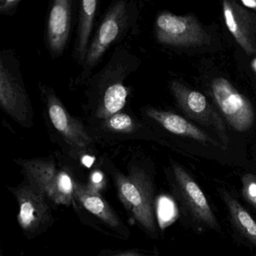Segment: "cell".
<instances>
[{
  "instance_id": "6",
  "label": "cell",
  "mask_w": 256,
  "mask_h": 256,
  "mask_svg": "<svg viewBox=\"0 0 256 256\" xmlns=\"http://www.w3.org/2000/svg\"><path fill=\"white\" fill-rule=\"evenodd\" d=\"M212 97L224 118L238 132L250 130L254 120L251 102L229 80L217 78L211 84Z\"/></svg>"
},
{
  "instance_id": "11",
  "label": "cell",
  "mask_w": 256,
  "mask_h": 256,
  "mask_svg": "<svg viewBox=\"0 0 256 256\" xmlns=\"http://www.w3.org/2000/svg\"><path fill=\"white\" fill-rule=\"evenodd\" d=\"M72 2L56 0L54 2L48 22V44L52 54L60 56L65 50L70 36L72 20Z\"/></svg>"
},
{
  "instance_id": "1",
  "label": "cell",
  "mask_w": 256,
  "mask_h": 256,
  "mask_svg": "<svg viewBox=\"0 0 256 256\" xmlns=\"http://www.w3.org/2000/svg\"><path fill=\"white\" fill-rule=\"evenodd\" d=\"M118 196L133 218L155 236L156 234L154 212V188L150 178L140 168H133L128 174L115 175Z\"/></svg>"
},
{
  "instance_id": "22",
  "label": "cell",
  "mask_w": 256,
  "mask_h": 256,
  "mask_svg": "<svg viewBox=\"0 0 256 256\" xmlns=\"http://www.w3.org/2000/svg\"><path fill=\"white\" fill-rule=\"evenodd\" d=\"M115 256H144L138 253L132 252H128L121 253V254H116Z\"/></svg>"
},
{
  "instance_id": "14",
  "label": "cell",
  "mask_w": 256,
  "mask_h": 256,
  "mask_svg": "<svg viewBox=\"0 0 256 256\" xmlns=\"http://www.w3.org/2000/svg\"><path fill=\"white\" fill-rule=\"evenodd\" d=\"M220 191L232 224L242 238L256 248V220L230 193L223 188H220Z\"/></svg>"
},
{
  "instance_id": "9",
  "label": "cell",
  "mask_w": 256,
  "mask_h": 256,
  "mask_svg": "<svg viewBox=\"0 0 256 256\" xmlns=\"http://www.w3.org/2000/svg\"><path fill=\"white\" fill-rule=\"evenodd\" d=\"M170 88L178 104L188 116L205 125L214 126L223 142H227L228 138L221 119L212 110L204 95L198 91L188 89L176 80L170 82Z\"/></svg>"
},
{
  "instance_id": "5",
  "label": "cell",
  "mask_w": 256,
  "mask_h": 256,
  "mask_svg": "<svg viewBox=\"0 0 256 256\" xmlns=\"http://www.w3.org/2000/svg\"><path fill=\"white\" fill-rule=\"evenodd\" d=\"M156 36L161 44L179 47H196L208 44L210 37L192 16L160 13L155 24Z\"/></svg>"
},
{
  "instance_id": "8",
  "label": "cell",
  "mask_w": 256,
  "mask_h": 256,
  "mask_svg": "<svg viewBox=\"0 0 256 256\" xmlns=\"http://www.w3.org/2000/svg\"><path fill=\"white\" fill-rule=\"evenodd\" d=\"M127 18L126 2H116L106 13L95 38L90 46L85 66L92 68L102 58L110 44L120 35Z\"/></svg>"
},
{
  "instance_id": "10",
  "label": "cell",
  "mask_w": 256,
  "mask_h": 256,
  "mask_svg": "<svg viewBox=\"0 0 256 256\" xmlns=\"http://www.w3.org/2000/svg\"><path fill=\"white\" fill-rule=\"evenodd\" d=\"M47 106L50 122L67 143L78 149H86L92 143L83 124L70 114L55 94L47 96Z\"/></svg>"
},
{
  "instance_id": "2",
  "label": "cell",
  "mask_w": 256,
  "mask_h": 256,
  "mask_svg": "<svg viewBox=\"0 0 256 256\" xmlns=\"http://www.w3.org/2000/svg\"><path fill=\"white\" fill-rule=\"evenodd\" d=\"M172 167L174 191L190 226L200 230L220 232V224L198 184L179 164L172 163Z\"/></svg>"
},
{
  "instance_id": "13",
  "label": "cell",
  "mask_w": 256,
  "mask_h": 256,
  "mask_svg": "<svg viewBox=\"0 0 256 256\" xmlns=\"http://www.w3.org/2000/svg\"><path fill=\"white\" fill-rule=\"evenodd\" d=\"M146 114L149 118L156 121L163 128L172 134L191 138L199 142L209 143L220 146V144L204 132L180 115L172 112L157 110L154 108H148Z\"/></svg>"
},
{
  "instance_id": "12",
  "label": "cell",
  "mask_w": 256,
  "mask_h": 256,
  "mask_svg": "<svg viewBox=\"0 0 256 256\" xmlns=\"http://www.w3.org/2000/svg\"><path fill=\"white\" fill-rule=\"evenodd\" d=\"M74 197L90 212L98 217L108 226L116 230L124 228V224L110 205L90 187L74 180Z\"/></svg>"
},
{
  "instance_id": "20",
  "label": "cell",
  "mask_w": 256,
  "mask_h": 256,
  "mask_svg": "<svg viewBox=\"0 0 256 256\" xmlns=\"http://www.w3.org/2000/svg\"><path fill=\"white\" fill-rule=\"evenodd\" d=\"M20 2V0H2L0 2V12L7 14L14 10Z\"/></svg>"
},
{
  "instance_id": "3",
  "label": "cell",
  "mask_w": 256,
  "mask_h": 256,
  "mask_svg": "<svg viewBox=\"0 0 256 256\" xmlns=\"http://www.w3.org/2000/svg\"><path fill=\"white\" fill-rule=\"evenodd\" d=\"M30 184L56 204H71L74 197V180L65 170H58L48 158L19 160Z\"/></svg>"
},
{
  "instance_id": "21",
  "label": "cell",
  "mask_w": 256,
  "mask_h": 256,
  "mask_svg": "<svg viewBox=\"0 0 256 256\" xmlns=\"http://www.w3.org/2000/svg\"><path fill=\"white\" fill-rule=\"evenodd\" d=\"M240 2L244 6L256 11V0H241Z\"/></svg>"
},
{
  "instance_id": "23",
  "label": "cell",
  "mask_w": 256,
  "mask_h": 256,
  "mask_svg": "<svg viewBox=\"0 0 256 256\" xmlns=\"http://www.w3.org/2000/svg\"><path fill=\"white\" fill-rule=\"evenodd\" d=\"M252 68L256 72V58L253 60L252 62Z\"/></svg>"
},
{
  "instance_id": "15",
  "label": "cell",
  "mask_w": 256,
  "mask_h": 256,
  "mask_svg": "<svg viewBox=\"0 0 256 256\" xmlns=\"http://www.w3.org/2000/svg\"><path fill=\"white\" fill-rule=\"evenodd\" d=\"M97 8L98 1L96 0H85L80 2V18L76 42V56L79 62L84 60L85 62L89 50L88 44Z\"/></svg>"
},
{
  "instance_id": "17",
  "label": "cell",
  "mask_w": 256,
  "mask_h": 256,
  "mask_svg": "<svg viewBox=\"0 0 256 256\" xmlns=\"http://www.w3.org/2000/svg\"><path fill=\"white\" fill-rule=\"evenodd\" d=\"M222 10L226 26L236 40V42L244 49L247 54L252 55L256 53V49L253 46L252 43L247 36L245 31L240 26L232 4L226 0L223 1Z\"/></svg>"
},
{
  "instance_id": "4",
  "label": "cell",
  "mask_w": 256,
  "mask_h": 256,
  "mask_svg": "<svg viewBox=\"0 0 256 256\" xmlns=\"http://www.w3.org/2000/svg\"><path fill=\"white\" fill-rule=\"evenodd\" d=\"M0 106L2 110L23 126H32L30 100L18 68L12 66L8 56L0 60Z\"/></svg>"
},
{
  "instance_id": "7",
  "label": "cell",
  "mask_w": 256,
  "mask_h": 256,
  "mask_svg": "<svg viewBox=\"0 0 256 256\" xmlns=\"http://www.w3.org/2000/svg\"><path fill=\"white\" fill-rule=\"evenodd\" d=\"M19 206L18 222L24 232L35 234L52 220L47 198L32 184L12 188Z\"/></svg>"
},
{
  "instance_id": "19",
  "label": "cell",
  "mask_w": 256,
  "mask_h": 256,
  "mask_svg": "<svg viewBox=\"0 0 256 256\" xmlns=\"http://www.w3.org/2000/svg\"><path fill=\"white\" fill-rule=\"evenodd\" d=\"M242 194L256 209V176L250 174L242 176Z\"/></svg>"
},
{
  "instance_id": "18",
  "label": "cell",
  "mask_w": 256,
  "mask_h": 256,
  "mask_svg": "<svg viewBox=\"0 0 256 256\" xmlns=\"http://www.w3.org/2000/svg\"><path fill=\"white\" fill-rule=\"evenodd\" d=\"M104 126L114 132L130 133L134 130V122L130 115L118 113L106 120Z\"/></svg>"
},
{
  "instance_id": "16",
  "label": "cell",
  "mask_w": 256,
  "mask_h": 256,
  "mask_svg": "<svg viewBox=\"0 0 256 256\" xmlns=\"http://www.w3.org/2000/svg\"><path fill=\"white\" fill-rule=\"evenodd\" d=\"M127 95L126 88L122 84H114L109 86L103 96L96 116L106 120L108 118L119 113L125 106Z\"/></svg>"
}]
</instances>
